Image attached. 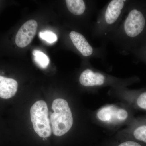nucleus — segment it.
Masks as SVG:
<instances>
[{"mask_svg": "<svg viewBox=\"0 0 146 146\" xmlns=\"http://www.w3.org/2000/svg\"><path fill=\"white\" fill-rule=\"evenodd\" d=\"M144 56H145V58L146 60V49L145 51V54H144Z\"/></svg>", "mask_w": 146, "mask_h": 146, "instance_id": "obj_16", "label": "nucleus"}, {"mask_svg": "<svg viewBox=\"0 0 146 146\" xmlns=\"http://www.w3.org/2000/svg\"><path fill=\"white\" fill-rule=\"evenodd\" d=\"M135 102L137 107L146 110V91L141 92L136 96Z\"/></svg>", "mask_w": 146, "mask_h": 146, "instance_id": "obj_14", "label": "nucleus"}, {"mask_svg": "<svg viewBox=\"0 0 146 146\" xmlns=\"http://www.w3.org/2000/svg\"><path fill=\"white\" fill-rule=\"evenodd\" d=\"M97 117L101 121L109 124H118L126 121L129 117L125 109L115 106L108 105L102 108L97 113Z\"/></svg>", "mask_w": 146, "mask_h": 146, "instance_id": "obj_4", "label": "nucleus"}, {"mask_svg": "<svg viewBox=\"0 0 146 146\" xmlns=\"http://www.w3.org/2000/svg\"><path fill=\"white\" fill-rule=\"evenodd\" d=\"M18 87V82L15 80L0 76V98L7 99L14 96Z\"/></svg>", "mask_w": 146, "mask_h": 146, "instance_id": "obj_9", "label": "nucleus"}, {"mask_svg": "<svg viewBox=\"0 0 146 146\" xmlns=\"http://www.w3.org/2000/svg\"><path fill=\"white\" fill-rule=\"evenodd\" d=\"M125 1L123 0H113L109 3L105 13L106 23L112 25L117 21L123 8Z\"/></svg>", "mask_w": 146, "mask_h": 146, "instance_id": "obj_6", "label": "nucleus"}, {"mask_svg": "<svg viewBox=\"0 0 146 146\" xmlns=\"http://www.w3.org/2000/svg\"><path fill=\"white\" fill-rule=\"evenodd\" d=\"M39 35L42 39L50 44H52L56 42L57 40V35L50 31L40 32Z\"/></svg>", "mask_w": 146, "mask_h": 146, "instance_id": "obj_13", "label": "nucleus"}, {"mask_svg": "<svg viewBox=\"0 0 146 146\" xmlns=\"http://www.w3.org/2000/svg\"><path fill=\"white\" fill-rule=\"evenodd\" d=\"M104 76L99 73L94 72L90 69H86L81 73L79 81L85 86H93L102 85L104 82Z\"/></svg>", "mask_w": 146, "mask_h": 146, "instance_id": "obj_7", "label": "nucleus"}, {"mask_svg": "<svg viewBox=\"0 0 146 146\" xmlns=\"http://www.w3.org/2000/svg\"><path fill=\"white\" fill-rule=\"evenodd\" d=\"M31 119L35 131L40 137L48 138L52 134L46 103L39 100L35 103L30 110Z\"/></svg>", "mask_w": 146, "mask_h": 146, "instance_id": "obj_2", "label": "nucleus"}, {"mask_svg": "<svg viewBox=\"0 0 146 146\" xmlns=\"http://www.w3.org/2000/svg\"><path fill=\"white\" fill-rule=\"evenodd\" d=\"M53 113L50 122L54 135L63 136L71 129L73 124L72 114L68 102L63 99H56L52 103Z\"/></svg>", "mask_w": 146, "mask_h": 146, "instance_id": "obj_1", "label": "nucleus"}, {"mask_svg": "<svg viewBox=\"0 0 146 146\" xmlns=\"http://www.w3.org/2000/svg\"><path fill=\"white\" fill-rule=\"evenodd\" d=\"M38 24L36 21H27L19 29L16 36V44L20 48H24L30 44L36 34Z\"/></svg>", "mask_w": 146, "mask_h": 146, "instance_id": "obj_5", "label": "nucleus"}, {"mask_svg": "<svg viewBox=\"0 0 146 146\" xmlns=\"http://www.w3.org/2000/svg\"><path fill=\"white\" fill-rule=\"evenodd\" d=\"M66 5L69 11L76 15H80L85 10V3L82 0H66Z\"/></svg>", "mask_w": 146, "mask_h": 146, "instance_id": "obj_10", "label": "nucleus"}, {"mask_svg": "<svg viewBox=\"0 0 146 146\" xmlns=\"http://www.w3.org/2000/svg\"><path fill=\"white\" fill-rule=\"evenodd\" d=\"M33 54L35 61L40 67L42 68H47L49 63V59L46 55L38 50L33 51Z\"/></svg>", "mask_w": 146, "mask_h": 146, "instance_id": "obj_11", "label": "nucleus"}, {"mask_svg": "<svg viewBox=\"0 0 146 146\" xmlns=\"http://www.w3.org/2000/svg\"><path fill=\"white\" fill-rule=\"evenodd\" d=\"M70 36L73 44L83 56H89L93 54V48L83 35L77 32L72 31Z\"/></svg>", "mask_w": 146, "mask_h": 146, "instance_id": "obj_8", "label": "nucleus"}, {"mask_svg": "<svg viewBox=\"0 0 146 146\" xmlns=\"http://www.w3.org/2000/svg\"><path fill=\"white\" fill-rule=\"evenodd\" d=\"M118 146H142L141 144L133 141H128L124 142Z\"/></svg>", "mask_w": 146, "mask_h": 146, "instance_id": "obj_15", "label": "nucleus"}, {"mask_svg": "<svg viewBox=\"0 0 146 146\" xmlns=\"http://www.w3.org/2000/svg\"><path fill=\"white\" fill-rule=\"evenodd\" d=\"M126 35L131 39H137L143 35L146 30V13L139 7L132 8L129 12L124 24Z\"/></svg>", "mask_w": 146, "mask_h": 146, "instance_id": "obj_3", "label": "nucleus"}, {"mask_svg": "<svg viewBox=\"0 0 146 146\" xmlns=\"http://www.w3.org/2000/svg\"><path fill=\"white\" fill-rule=\"evenodd\" d=\"M132 133L136 140L146 143V124L138 125L134 129Z\"/></svg>", "mask_w": 146, "mask_h": 146, "instance_id": "obj_12", "label": "nucleus"}]
</instances>
